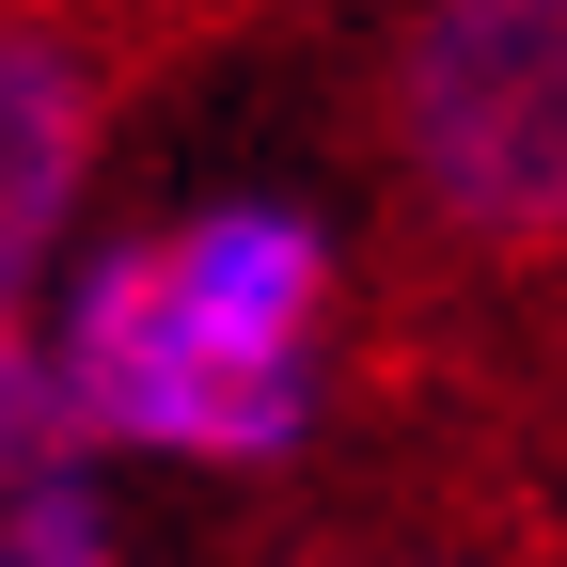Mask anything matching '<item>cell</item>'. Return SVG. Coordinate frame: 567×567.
<instances>
[{
	"label": "cell",
	"mask_w": 567,
	"mask_h": 567,
	"mask_svg": "<svg viewBox=\"0 0 567 567\" xmlns=\"http://www.w3.org/2000/svg\"><path fill=\"white\" fill-rule=\"evenodd\" d=\"M347 252L300 189H189L174 221L80 237L17 300L0 457H158V473H284L331 425Z\"/></svg>",
	"instance_id": "obj_1"
},
{
	"label": "cell",
	"mask_w": 567,
	"mask_h": 567,
	"mask_svg": "<svg viewBox=\"0 0 567 567\" xmlns=\"http://www.w3.org/2000/svg\"><path fill=\"white\" fill-rule=\"evenodd\" d=\"M379 174L457 268H567V0H410L379 48Z\"/></svg>",
	"instance_id": "obj_2"
},
{
	"label": "cell",
	"mask_w": 567,
	"mask_h": 567,
	"mask_svg": "<svg viewBox=\"0 0 567 567\" xmlns=\"http://www.w3.org/2000/svg\"><path fill=\"white\" fill-rule=\"evenodd\" d=\"M95 142H111V80L63 17L0 32V284L48 300V268L95 221Z\"/></svg>",
	"instance_id": "obj_3"
},
{
	"label": "cell",
	"mask_w": 567,
	"mask_h": 567,
	"mask_svg": "<svg viewBox=\"0 0 567 567\" xmlns=\"http://www.w3.org/2000/svg\"><path fill=\"white\" fill-rule=\"evenodd\" d=\"M0 567H126V536H111V457H80V442L0 457Z\"/></svg>",
	"instance_id": "obj_4"
},
{
	"label": "cell",
	"mask_w": 567,
	"mask_h": 567,
	"mask_svg": "<svg viewBox=\"0 0 567 567\" xmlns=\"http://www.w3.org/2000/svg\"><path fill=\"white\" fill-rule=\"evenodd\" d=\"M347 567H488V551H425V536H410V551H347Z\"/></svg>",
	"instance_id": "obj_5"
}]
</instances>
